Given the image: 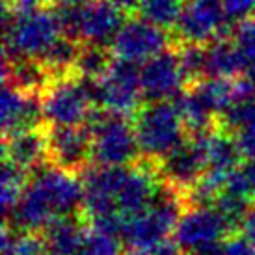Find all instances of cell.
Returning <instances> with one entry per match:
<instances>
[{"label":"cell","mask_w":255,"mask_h":255,"mask_svg":"<svg viewBox=\"0 0 255 255\" xmlns=\"http://www.w3.org/2000/svg\"><path fill=\"white\" fill-rule=\"evenodd\" d=\"M153 166H99L88 173L82 209L90 226L120 237L125 218L143 211L162 184Z\"/></svg>","instance_id":"6da1fadb"},{"label":"cell","mask_w":255,"mask_h":255,"mask_svg":"<svg viewBox=\"0 0 255 255\" xmlns=\"http://www.w3.org/2000/svg\"><path fill=\"white\" fill-rule=\"evenodd\" d=\"M84 203V183L75 171L41 166L30 177L19 205L11 213L15 229L24 233L45 231L60 218L71 216Z\"/></svg>","instance_id":"7a4b0ae2"},{"label":"cell","mask_w":255,"mask_h":255,"mask_svg":"<svg viewBox=\"0 0 255 255\" xmlns=\"http://www.w3.org/2000/svg\"><path fill=\"white\" fill-rule=\"evenodd\" d=\"M183 213L181 192L162 186L143 211L125 218L121 239L128 255H177L173 233Z\"/></svg>","instance_id":"3957f363"},{"label":"cell","mask_w":255,"mask_h":255,"mask_svg":"<svg viewBox=\"0 0 255 255\" xmlns=\"http://www.w3.org/2000/svg\"><path fill=\"white\" fill-rule=\"evenodd\" d=\"M64 36L60 15L49 9L39 7L19 15L4 9V60L30 58L41 62Z\"/></svg>","instance_id":"277c9868"},{"label":"cell","mask_w":255,"mask_h":255,"mask_svg":"<svg viewBox=\"0 0 255 255\" xmlns=\"http://www.w3.org/2000/svg\"><path fill=\"white\" fill-rule=\"evenodd\" d=\"M134 128L140 153L151 162H162L184 142L186 127L173 103L156 101L138 112Z\"/></svg>","instance_id":"5b68a950"},{"label":"cell","mask_w":255,"mask_h":255,"mask_svg":"<svg viewBox=\"0 0 255 255\" xmlns=\"http://www.w3.org/2000/svg\"><path fill=\"white\" fill-rule=\"evenodd\" d=\"M125 9L112 0H92L78 7H60V21L67 37L86 45H110L125 24Z\"/></svg>","instance_id":"8992f818"},{"label":"cell","mask_w":255,"mask_h":255,"mask_svg":"<svg viewBox=\"0 0 255 255\" xmlns=\"http://www.w3.org/2000/svg\"><path fill=\"white\" fill-rule=\"evenodd\" d=\"M93 88L88 80L64 77L45 88L41 95L43 120L50 127H80L93 118Z\"/></svg>","instance_id":"52a82bcc"},{"label":"cell","mask_w":255,"mask_h":255,"mask_svg":"<svg viewBox=\"0 0 255 255\" xmlns=\"http://www.w3.org/2000/svg\"><path fill=\"white\" fill-rule=\"evenodd\" d=\"M92 160L99 166H130L140 153L134 123L125 116L105 114L90 120Z\"/></svg>","instance_id":"ba28073f"},{"label":"cell","mask_w":255,"mask_h":255,"mask_svg":"<svg viewBox=\"0 0 255 255\" xmlns=\"http://www.w3.org/2000/svg\"><path fill=\"white\" fill-rule=\"evenodd\" d=\"M93 95L105 112L125 118L134 114L143 99L140 69L136 64L114 60L108 71L93 82Z\"/></svg>","instance_id":"9c48e42d"},{"label":"cell","mask_w":255,"mask_h":255,"mask_svg":"<svg viewBox=\"0 0 255 255\" xmlns=\"http://www.w3.org/2000/svg\"><path fill=\"white\" fill-rule=\"evenodd\" d=\"M170 36L166 28L158 26L147 19H132L125 21V24L116 34L110 43V50L116 60H123L128 64H145L164 50H168Z\"/></svg>","instance_id":"30bf717a"},{"label":"cell","mask_w":255,"mask_h":255,"mask_svg":"<svg viewBox=\"0 0 255 255\" xmlns=\"http://www.w3.org/2000/svg\"><path fill=\"white\" fill-rule=\"evenodd\" d=\"M231 227L233 224L216 207L192 205L181 214L173 239L179 250L194 254L205 246L222 242V239L231 231Z\"/></svg>","instance_id":"8fae6325"},{"label":"cell","mask_w":255,"mask_h":255,"mask_svg":"<svg viewBox=\"0 0 255 255\" xmlns=\"http://www.w3.org/2000/svg\"><path fill=\"white\" fill-rule=\"evenodd\" d=\"M227 26L222 0H186L175 30L183 43L209 45L222 39Z\"/></svg>","instance_id":"7c38bea8"},{"label":"cell","mask_w":255,"mask_h":255,"mask_svg":"<svg viewBox=\"0 0 255 255\" xmlns=\"http://www.w3.org/2000/svg\"><path fill=\"white\" fill-rule=\"evenodd\" d=\"M143 97L151 103L175 99L184 92V84L190 80L179 58V52L164 50L147 60L140 67Z\"/></svg>","instance_id":"4fadbf2b"},{"label":"cell","mask_w":255,"mask_h":255,"mask_svg":"<svg viewBox=\"0 0 255 255\" xmlns=\"http://www.w3.org/2000/svg\"><path fill=\"white\" fill-rule=\"evenodd\" d=\"M160 166V175L166 179V184L175 190L188 192L207 171V155L201 136L194 134L190 140H184L164 158Z\"/></svg>","instance_id":"5bb4252c"},{"label":"cell","mask_w":255,"mask_h":255,"mask_svg":"<svg viewBox=\"0 0 255 255\" xmlns=\"http://www.w3.org/2000/svg\"><path fill=\"white\" fill-rule=\"evenodd\" d=\"M2 132L4 138L37 128L43 120L41 97L34 92H26L17 86L6 84L2 90Z\"/></svg>","instance_id":"9a60e30c"},{"label":"cell","mask_w":255,"mask_h":255,"mask_svg":"<svg viewBox=\"0 0 255 255\" xmlns=\"http://www.w3.org/2000/svg\"><path fill=\"white\" fill-rule=\"evenodd\" d=\"M49 160L58 168L75 171L82 170L92 160V134L90 128L80 127H52L47 134Z\"/></svg>","instance_id":"2e32d148"},{"label":"cell","mask_w":255,"mask_h":255,"mask_svg":"<svg viewBox=\"0 0 255 255\" xmlns=\"http://www.w3.org/2000/svg\"><path fill=\"white\" fill-rule=\"evenodd\" d=\"M4 140V160L19 166L24 171L39 170L49 158V140L39 128L24 130Z\"/></svg>","instance_id":"e0dca14e"},{"label":"cell","mask_w":255,"mask_h":255,"mask_svg":"<svg viewBox=\"0 0 255 255\" xmlns=\"http://www.w3.org/2000/svg\"><path fill=\"white\" fill-rule=\"evenodd\" d=\"M250 69L248 60L244 58L237 43L231 39H216L207 47V71L205 77L239 78Z\"/></svg>","instance_id":"ac0fdd59"},{"label":"cell","mask_w":255,"mask_h":255,"mask_svg":"<svg viewBox=\"0 0 255 255\" xmlns=\"http://www.w3.org/2000/svg\"><path fill=\"white\" fill-rule=\"evenodd\" d=\"M86 229L71 216L52 222L43 235L49 255H80Z\"/></svg>","instance_id":"d6986e66"},{"label":"cell","mask_w":255,"mask_h":255,"mask_svg":"<svg viewBox=\"0 0 255 255\" xmlns=\"http://www.w3.org/2000/svg\"><path fill=\"white\" fill-rule=\"evenodd\" d=\"M173 105L177 108L179 116L183 120L184 127L190 130L192 134H201L211 130V123H213L214 114L211 112V108L207 107L203 99L199 97V93L196 92V88L186 90L179 97L173 99Z\"/></svg>","instance_id":"ffe728a7"},{"label":"cell","mask_w":255,"mask_h":255,"mask_svg":"<svg viewBox=\"0 0 255 255\" xmlns=\"http://www.w3.org/2000/svg\"><path fill=\"white\" fill-rule=\"evenodd\" d=\"M45 75H50L47 67L39 60L30 58H17V60H4V82L17 86L26 92H36L45 88Z\"/></svg>","instance_id":"44dd1931"},{"label":"cell","mask_w":255,"mask_h":255,"mask_svg":"<svg viewBox=\"0 0 255 255\" xmlns=\"http://www.w3.org/2000/svg\"><path fill=\"white\" fill-rule=\"evenodd\" d=\"M28 171L15 166V164L4 160L2 166V175H0V198H2V209L6 218L11 216L15 207L19 205L22 194L28 186Z\"/></svg>","instance_id":"7402d4cb"},{"label":"cell","mask_w":255,"mask_h":255,"mask_svg":"<svg viewBox=\"0 0 255 255\" xmlns=\"http://www.w3.org/2000/svg\"><path fill=\"white\" fill-rule=\"evenodd\" d=\"M2 255H49L45 241L34 233L4 226L2 231Z\"/></svg>","instance_id":"603a6c76"},{"label":"cell","mask_w":255,"mask_h":255,"mask_svg":"<svg viewBox=\"0 0 255 255\" xmlns=\"http://www.w3.org/2000/svg\"><path fill=\"white\" fill-rule=\"evenodd\" d=\"M112 64V60L108 58L105 52V47L101 45H86L84 49H80L75 64V71L78 73V77L84 80H99L105 73L108 71V67Z\"/></svg>","instance_id":"cb8c5ba5"},{"label":"cell","mask_w":255,"mask_h":255,"mask_svg":"<svg viewBox=\"0 0 255 255\" xmlns=\"http://www.w3.org/2000/svg\"><path fill=\"white\" fill-rule=\"evenodd\" d=\"M186 0H140L138 11L143 19L155 22L162 28L175 26Z\"/></svg>","instance_id":"d4e9b609"},{"label":"cell","mask_w":255,"mask_h":255,"mask_svg":"<svg viewBox=\"0 0 255 255\" xmlns=\"http://www.w3.org/2000/svg\"><path fill=\"white\" fill-rule=\"evenodd\" d=\"M224 192L239 198L248 205L255 203V158H246V162L241 164L231 173Z\"/></svg>","instance_id":"484cf974"},{"label":"cell","mask_w":255,"mask_h":255,"mask_svg":"<svg viewBox=\"0 0 255 255\" xmlns=\"http://www.w3.org/2000/svg\"><path fill=\"white\" fill-rule=\"evenodd\" d=\"M80 255H121V242L118 235H110L95 227H88Z\"/></svg>","instance_id":"4316f807"},{"label":"cell","mask_w":255,"mask_h":255,"mask_svg":"<svg viewBox=\"0 0 255 255\" xmlns=\"http://www.w3.org/2000/svg\"><path fill=\"white\" fill-rule=\"evenodd\" d=\"M179 58L183 62V67L188 78L203 77L207 71V47L184 43V47L179 50Z\"/></svg>","instance_id":"83f0119b"},{"label":"cell","mask_w":255,"mask_h":255,"mask_svg":"<svg viewBox=\"0 0 255 255\" xmlns=\"http://www.w3.org/2000/svg\"><path fill=\"white\" fill-rule=\"evenodd\" d=\"M222 120H224V125H226L227 128H231V130H237V128L244 127V125H248V123H254L255 121V97H250V99L235 103L227 112L222 114Z\"/></svg>","instance_id":"f1b7e54d"},{"label":"cell","mask_w":255,"mask_h":255,"mask_svg":"<svg viewBox=\"0 0 255 255\" xmlns=\"http://www.w3.org/2000/svg\"><path fill=\"white\" fill-rule=\"evenodd\" d=\"M233 41L241 49L244 58L248 60L250 67L255 65V19H250L246 22L237 24V30L233 34Z\"/></svg>","instance_id":"f546056e"},{"label":"cell","mask_w":255,"mask_h":255,"mask_svg":"<svg viewBox=\"0 0 255 255\" xmlns=\"http://www.w3.org/2000/svg\"><path fill=\"white\" fill-rule=\"evenodd\" d=\"M227 24H241L255 19V0H222Z\"/></svg>","instance_id":"4dcf8cb0"},{"label":"cell","mask_w":255,"mask_h":255,"mask_svg":"<svg viewBox=\"0 0 255 255\" xmlns=\"http://www.w3.org/2000/svg\"><path fill=\"white\" fill-rule=\"evenodd\" d=\"M233 138L244 158H255V121L237 128Z\"/></svg>","instance_id":"1f68e13d"},{"label":"cell","mask_w":255,"mask_h":255,"mask_svg":"<svg viewBox=\"0 0 255 255\" xmlns=\"http://www.w3.org/2000/svg\"><path fill=\"white\" fill-rule=\"evenodd\" d=\"M222 255H255V246L241 235L222 242Z\"/></svg>","instance_id":"d6a6232c"},{"label":"cell","mask_w":255,"mask_h":255,"mask_svg":"<svg viewBox=\"0 0 255 255\" xmlns=\"http://www.w3.org/2000/svg\"><path fill=\"white\" fill-rule=\"evenodd\" d=\"M239 227H241L242 237H244L246 241H250L255 246V203L250 207L248 211H246V214L241 218V222H239Z\"/></svg>","instance_id":"836d02e7"},{"label":"cell","mask_w":255,"mask_h":255,"mask_svg":"<svg viewBox=\"0 0 255 255\" xmlns=\"http://www.w3.org/2000/svg\"><path fill=\"white\" fill-rule=\"evenodd\" d=\"M50 2L56 4L58 7H78L88 4V2H92V0H50Z\"/></svg>","instance_id":"e575fe53"},{"label":"cell","mask_w":255,"mask_h":255,"mask_svg":"<svg viewBox=\"0 0 255 255\" xmlns=\"http://www.w3.org/2000/svg\"><path fill=\"white\" fill-rule=\"evenodd\" d=\"M114 4H118L121 9H125V11H130V9H138L140 6V0H112Z\"/></svg>","instance_id":"d590c367"},{"label":"cell","mask_w":255,"mask_h":255,"mask_svg":"<svg viewBox=\"0 0 255 255\" xmlns=\"http://www.w3.org/2000/svg\"><path fill=\"white\" fill-rule=\"evenodd\" d=\"M248 78L252 80V84L255 86V65L254 67H250V71H248Z\"/></svg>","instance_id":"8d00e7d4"},{"label":"cell","mask_w":255,"mask_h":255,"mask_svg":"<svg viewBox=\"0 0 255 255\" xmlns=\"http://www.w3.org/2000/svg\"><path fill=\"white\" fill-rule=\"evenodd\" d=\"M177 255H179V254H177ZM192 255H194V254H192Z\"/></svg>","instance_id":"74e56055"}]
</instances>
